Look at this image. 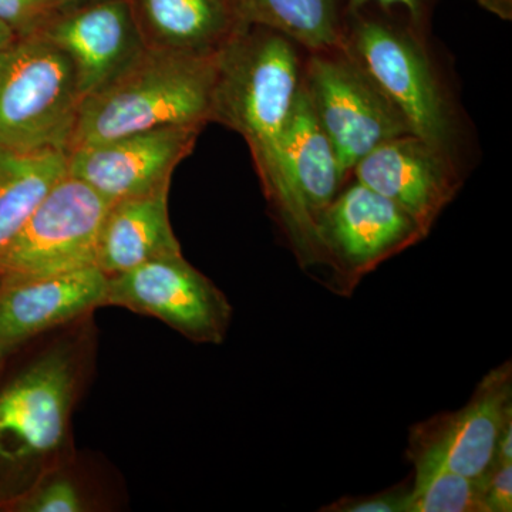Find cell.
Segmentation results:
<instances>
[{
	"mask_svg": "<svg viewBox=\"0 0 512 512\" xmlns=\"http://www.w3.org/2000/svg\"><path fill=\"white\" fill-rule=\"evenodd\" d=\"M318 231L326 266L342 291H352L363 275L427 237L399 205L359 181L320 215Z\"/></svg>",
	"mask_w": 512,
	"mask_h": 512,
	"instance_id": "cell-9",
	"label": "cell"
},
{
	"mask_svg": "<svg viewBox=\"0 0 512 512\" xmlns=\"http://www.w3.org/2000/svg\"><path fill=\"white\" fill-rule=\"evenodd\" d=\"M13 507L20 512H83L93 504L79 478L62 464L40 477Z\"/></svg>",
	"mask_w": 512,
	"mask_h": 512,
	"instance_id": "cell-21",
	"label": "cell"
},
{
	"mask_svg": "<svg viewBox=\"0 0 512 512\" xmlns=\"http://www.w3.org/2000/svg\"><path fill=\"white\" fill-rule=\"evenodd\" d=\"M141 39L154 52L214 55L241 26L229 0H128Z\"/></svg>",
	"mask_w": 512,
	"mask_h": 512,
	"instance_id": "cell-16",
	"label": "cell"
},
{
	"mask_svg": "<svg viewBox=\"0 0 512 512\" xmlns=\"http://www.w3.org/2000/svg\"><path fill=\"white\" fill-rule=\"evenodd\" d=\"M238 15L313 53L343 47L335 0H239Z\"/></svg>",
	"mask_w": 512,
	"mask_h": 512,
	"instance_id": "cell-19",
	"label": "cell"
},
{
	"mask_svg": "<svg viewBox=\"0 0 512 512\" xmlns=\"http://www.w3.org/2000/svg\"><path fill=\"white\" fill-rule=\"evenodd\" d=\"M83 339L57 340L0 389V494L16 501L62 466L84 375Z\"/></svg>",
	"mask_w": 512,
	"mask_h": 512,
	"instance_id": "cell-2",
	"label": "cell"
},
{
	"mask_svg": "<svg viewBox=\"0 0 512 512\" xmlns=\"http://www.w3.org/2000/svg\"><path fill=\"white\" fill-rule=\"evenodd\" d=\"M82 103L72 60L46 37L19 36L0 52V147L67 153Z\"/></svg>",
	"mask_w": 512,
	"mask_h": 512,
	"instance_id": "cell-4",
	"label": "cell"
},
{
	"mask_svg": "<svg viewBox=\"0 0 512 512\" xmlns=\"http://www.w3.org/2000/svg\"><path fill=\"white\" fill-rule=\"evenodd\" d=\"M202 127L141 131L67 153V174L107 201L140 197L170 187L171 175L191 153Z\"/></svg>",
	"mask_w": 512,
	"mask_h": 512,
	"instance_id": "cell-11",
	"label": "cell"
},
{
	"mask_svg": "<svg viewBox=\"0 0 512 512\" xmlns=\"http://www.w3.org/2000/svg\"><path fill=\"white\" fill-rule=\"evenodd\" d=\"M345 50L399 111L410 133L450 157L453 127L446 100L412 37L383 23L363 22Z\"/></svg>",
	"mask_w": 512,
	"mask_h": 512,
	"instance_id": "cell-8",
	"label": "cell"
},
{
	"mask_svg": "<svg viewBox=\"0 0 512 512\" xmlns=\"http://www.w3.org/2000/svg\"><path fill=\"white\" fill-rule=\"evenodd\" d=\"M352 171L359 183L399 205L427 235L460 187L450 157L413 134L384 141Z\"/></svg>",
	"mask_w": 512,
	"mask_h": 512,
	"instance_id": "cell-14",
	"label": "cell"
},
{
	"mask_svg": "<svg viewBox=\"0 0 512 512\" xmlns=\"http://www.w3.org/2000/svg\"><path fill=\"white\" fill-rule=\"evenodd\" d=\"M369 2H377L384 6H403L412 13L413 18H419L420 16L421 0H350V5L353 9H359Z\"/></svg>",
	"mask_w": 512,
	"mask_h": 512,
	"instance_id": "cell-26",
	"label": "cell"
},
{
	"mask_svg": "<svg viewBox=\"0 0 512 512\" xmlns=\"http://www.w3.org/2000/svg\"><path fill=\"white\" fill-rule=\"evenodd\" d=\"M168 191L111 202L97 241L96 266L107 276L123 274L153 259L181 254L168 215Z\"/></svg>",
	"mask_w": 512,
	"mask_h": 512,
	"instance_id": "cell-15",
	"label": "cell"
},
{
	"mask_svg": "<svg viewBox=\"0 0 512 512\" xmlns=\"http://www.w3.org/2000/svg\"><path fill=\"white\" fill-rule=\"evenodd\" d=\"M218 55L146 50L109 86L83 100L67 153L156 128L204 127L211 121Z\"/></svg>",
	"mask_w": 512,
	"mask_h": 512,
	"instance_id": "cell-3",
	"label": "cell"
},
{
	"mask_svg": "<svg viewBox=\"0 0 512 512\" xmlns=\"http://www.w3.org/2000/svg\"><path fill=\"white\" fill-rule=\"evenodd\" d=\"M104 305L151 316L184 338L221 345L232 319L227 296L183 254L164 256L109 276Z\"/></svg>",
	"mask_w": 512,
	"mask_h": 512,
	"instance_id": "cell-6",
	"label": "cell"
},
{
	"mask_svg": "<svg viewBox=\"0 0 512 512\" xmlns=\"http://www.w3.org/2000/svg\"><path fill=\"white\" fill-rule=\"evenodd\" d=\"M256 26V25H254ZM295 43L244 23L218 55L211 121L245 138L266 200L271 202L303 268L326 265L318 224L306 211L286 168L284 133L301 87Z\"/></svg>",
	"mask_w": 512,
	"mask_h": 512,
	"instance_id": "cell-1",
	"label": "cell"
},
{
	"mask_svg": "<svg viewBox=\"0 0 512 512\" xmlns=\"http://www.w3.org/2000/svg\"><path fill=\"white\" fill-rule=\"evenodd\" d=\"M109 276L97 266L57 275L0 276V360L104 306Z\"/></svg>",
	"mask_w": 512,
	"mask_h": 512,
	"instance_id": "cell-13",
	"label": "cell"
},
{
	"mask_svg": "<svg viewBox=\"0 0 512 512\" xmlns=\"http://www.w3.org/2000/svg\"><path fill=\"white\" fill-rule=\"evenodd\" d=\"M487 512L512 511V463L494 464L484 478Z\"/></svg>",
	"mask_w": 512,
	"mask_h": 512,
	"instance_id": "cell-24",
	"label": "cell"
},
{
	"mask_svg": "<svg viewBox=\"0 0 512 512\" xmlns=\"http://www.w3.org/2000/svg\"><path fill=\"white\" fill-rule=\"evenodd\" d=\"M340 50L313 53L302 80L346 175L384 141L412 133L369 74Z\"/></svg>",
	"mask_w": 512,
	"mask_h": 512,
	"instance_id": "cell-5",
	"label": "cell"
},
{
	"mask_svg": "<svg viewBox=\"0 0 512 512\" xmlns=\"http://www.w3.org/2000/svg\"><path fill=\"white\" fill-rule=\"evenodd\" d=\"M512 463V421L504 427L498 439L494 464Z\"/></svg>",
	"mask_w": 512,
	"mask_h": 512,
	"instance_id": "cell-25",
	"label": "cell"
},
{
	"mask_svg": "<svg viewBox=\"0 0 512 512\" xmlns=\"http://www.w3.org/2000/svg\"><path fill=\"white\" fill-rule=\"evenodd\" d=\"M18 37L19 35L15 32V30L0 20V52L5 50L9 45H12V43L15 42Z\"/></svg>",
	"mask_w": 512,
	"mask_h": 512,
	"instance_id": "cell-27",
	"label": "cell"
},
{
	"mask_svg": "<svg viewBox=\"0 0 512 512\" xmlns=\"http://www.w3.org/2000/svg\"><path fill=\"white\" fill-rule=\"evenodd\" d=\"M409 512H487L484 480L458 474L430 458H412Z\"/></svg>",
	"mask_w": 512,
	"mask_h": 512,
	"instance_id": "cell-20",
	"label": "cell"
},
{
	"mask_svg": "<svg viewBox=\"0 0 512 512\" xmlns=\"http://www.w3.org/2000/svg\"><path fill=\"white\" fill-rule=\"evenodd\" d=\"M510 421L512 367L505 362L483 377L466 406L413 426L407 457L430 458L458 474L484 480Z\"/></svg>",
	"mask_w": 512,
	"mask_h": 512,
	"instance_id": "cell-10",
	"label": "cell"
},
{
	"mask_svg": "<svg viewBox=\"0 0 512 512\" xmlns=\"http://www.w3.org/2000/svg\"><path fill=\"white\" fill-rule=\"evenodd\" d=\"M50 5L55 9L63 8V6L72 5V3L82 2V0H49Z\"/></svg>",
	"mask_w": 512,
	"mask_h": 512,
	"instance_id": "cell-28",
	"label": "cell"
},
{
	"mask_svg": "<svg viewBox=\"0 0 512 512\" xmlns=\"http://www.w3.org/2000/svg\"><path fill=\"white\" fill-rule=\"evenodd\" d=\"M111 202L67 174L40 202L0 259L2 275H57L96 266Z\"/></svg>",
	"mask_w": 512,
	"mask_h": 512,
	"instance_id": "cell-7",
	"label": "cell"
},
{
	"mask_svg": "<svg viewBox=\"0 0 512 512\" xmlns=\"http://www.w3.org/2000/svg\"><path fill=\"white\" fill-rule=\"evenodd\" d=\"M284 154L293 187L318 224L320 215L338 197L346 175L303 80L286 123Z\"/></svg>",
	"mask_w": 512,
	"mask_h": 512,
	"instance_id": "cell-17",
	"label": "cell"
},
{
	"mask_svg": "<svg viewBox=\"0 0 512 512\" xmlns=\"http://www.w3.org/2000/svg\"><path fill=\"white\" fill-rule=\"evenodd\" d=\"M56 9L39 35L72 60L83 100L109 86L146 52L128 0H86Z\"/></svg>",
	"mask_w": 512,
	"mask_h": 512,
	"instance_id": "cell-12",
	"label": "cell"
},
{
	"mask_svg": "<svg viewBox=\"0 0 512 512\" xmlns=\"http://www.w3.org/2000/svg\"><path fill=\"white\" fill-rule=\"evenodd\" d=\"M55 10L49 0H0V20L19 36L39 32Z\"/></svg>",
	"mask_w": 512,
	"mask_h": 512,
	"instance_id": "cell-22",
	"label": "cell"
},
{
	"mask_svg": "<svg viewBox=\"0 0 512 512\" xmlns=\"http://www.w3.org/2000/svg\"><path fill=\"white\" fill-rule=\"evenodd\" d=\"M229 2H235V3H239V0H229Z\"/></svg>",
	"mask_w": 512,
	"mask_h": 512,
	"instance_id": "cell-29",
	"label": "cell"
},
{
	"mask_svg": "<svg viewBox=\"0 0 512 512\" xmlns=\"http://www.w3.org/2000/svg\"><path fill=\"white\" fill-rule=\"evenodd\" d=\"M410 487L397 485L390 490L362 497H343L322 508L328 512H409Z\"/></svg>",
	"mask_w": 512,
	"mask_h": 512,
	"instance_id": "cell-23",
	"label": "cell"
},
{
	"mask_svg": "<svg viewBox=\"0 0 512 512\" xmlns=\"http://www.w3.org/2000/svg\"><path fill=\"white\" fill-rule=\"evenodd\" d=\"M66 175L63 151L19 153L0 147V259L40 202Z\"/></svg>",
	"mask_w": 512,
	"mask_h": 512,
	"instance_id": "cell-18",
	"label": "cell"
}]
</instances>
